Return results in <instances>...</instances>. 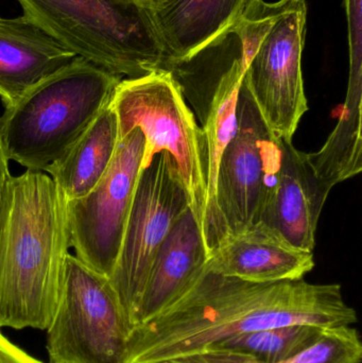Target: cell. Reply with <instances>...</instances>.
<instances>
[{
	"label": "cell",
	"mask_w": 362,
	"mask_h": 363,
	"mask_svg": "<svg viewBox=\"0 0 362 363\" xmlns=\"http://www.w3.org/2000/svg\"><path fill=\"white\" fill-rule=\"evenodd\" d=\"M361 97L362 80L349 79L346 104L333 133L321 150L306 153L327 198L334 186L361 172Z\"/></svg>",
	"instance_id": "18"
},
{
	"label": "cell",
	"mask_w": 362,
	"mask_h": 363,
	"mask_svg": "<svg viewBox=\"0 0 362 363\" xmlns=\"http://www.w3.org/2000/svg\"><path fill=\"white\" fill-rule=\"evenodd\" d=\"M111 108L116 114L120 140L134 129L144 134L142 168L159 153L169 155L203 234L208 205L205 140L185 102L180 83L167 70L123 79Z\"/></svg>",
	"instance_id": "5"
},
{
	"label": "cell",
	"mask_w": 362,
	"mask_h": 363,
	"mask_svg": "<svg viewBox=\"0 0 362 363\" xmlns=\"http://www.w3.org/2000/svg\"><path fill=\"white\" fill-rule=\"evenodd\" d=\"M252 0H152L168 72L231 31Z\"/></svg>",
	"instance_id": "14"
},
{
	"label": "cell",
	"mask_w": 362,
	"mask_h": 363,
	"mask_svg": "<svg viewBox=\"0 0 362 363\" xmlns=\"http://www.w3.org/2000/svg\"><path fill=\"white\" fill-rule=\"evenodd\" d=\"M312 252L289 242L264 222L227 235L208 254L204 271L252 283L297 281L314 269Z\"/></svg>",
	"instance_id": "11"
},
{
	"label": "cell",
	"mask_w": 362,
	"mask_h": 363,
	"mask_svg": "<svg viewBox=\"0 0 362 363\" xmlns=\"http://www.w3.org/2000/svg\"><path fill=\"white\" fill-rule=\"evenodd\" d=\"M306 18L305 0H288L251 55L244 76L268 127L287 142H293L308 110L302 72Z\"/></svg>",
	"instance_id": "10"
},
{
	"label": "cell",
	"mask_w": 362,
	"mask_h": 363,
	"mask_svg": "<svg viewBox=\"0 0 362 363\" xmlns=\"http://www.w3.org/2000/svg\"><path fill=\"white\" fill-rule=\"evenodd\" d=\"M119 140L118 121L110 104L67 152L45 172L51 177L66 201L82 198L106 176Z\"/></svg>",
	"instance_id": "17"
},
{
	"label": "cell",
	"mask_w": 362,
	"mask_h": 363,
	"mask_svg": "<svg viewBox=\"0 0 362 363\" xmlns=\"http://www.w3.org/2000/svg\"><path fill=\"white\" fill-rule=\"evenodd\" d=\"M69 249L66 200L51 177L11 176L0 203V328L48 330Z\"/></svg>",
	"instance_id": "2"
},
{
	"label": "cell",
	"mask_w": 362,
	"mask_h": 363,
	"mask_svg": "<svg viewBox=\"0 0 362 363\" xmlns=\"http://www.w3.org/2000/svg\"><path fill=\"white\" fill-rule=\"evenodd\" d=\"M361 336L351 326L325 328L322 336L312 347L289 359L265 362L246 356L223 352H203L174 360V363H361Z\"/></svg>",
	"instance_id": "20"
},
{
	"label": "cell",
	"mask_w": 362,
	"mask_h": 363,
	"mask_svg": "<svg viewBox=\"0 0 362 363\" xmlns=\"http://www.w3.org/2000/svg\"><path fill=\"white\" fill-rule=\"evenodd\" d=\"M357 313L338 284L252 283L204 271L154 319L130 332L125 363H166L239 335L290 325L351 326Z\"/></svg>",
	"instance_id": "1"
},
{
	"label": "cell",
	"mask_w": 362,
	"mask_h": 363,
	"mask_svg": "<svg viewBox=\"0 0 362 363\" xmlns=\"http://www.w3.org/2000/svg\"><path fill=\"white\" fill-rule=\"evenodd\" d=\"M17 1L25 16L76 57L114 76L134 79L167 70L150 9L137 0Z\"/></svg>",
	"instance_id": "4"
},
{
	"label": "cell",
	"mask_w": 362,
	"mask_h": 363,
	"mask_svg": "<svg viewBox=\"0 0 362 363\" xmlns=\"http://www.w3.org/2000/svg\"><path fill=\"white\" fill-rule=\"evenodd\" d=\"M327 196L321 191L306 153L293 142L283 140L278 182L261 222L274 228L289 242L312 252L316 230Z\"/></svg>",
	"instance_id": "15"
},
{
	"label": "cell",
	"mask_w": 362,
	"mask_h": 363,
	"mask_svg": "<svg viewBox=\"0 0 362 363\" xmlns=\"http://www.w3.org/2000/svg\"><path fill=\"white\" fill-rule=\"evenodd\" d=\"M246 68L244 42L237 32V42L234 47L231 59L227 61V67L223 68L220 77L215 83L202 128L205 140L208 186V205L203 237L208 254L221 241L215 211L217 178L223 152L236 133L238 98Z\"/></svg>",
	"instance_id": "16"
},
{
	"label": "cell",
	"mask_w": 362,
	"mask_h": 363,
	"mask_svg": "<svg viewBox=\"0 0 362 363\" xmlns=\"http://www.w3.org/2000/svg\"><path fill=\"white\" fill-rule=\"evenodd\" d=\"M188 208L174 162L165 152L159 153L140 172L118 259L110 277L131 330L153 260Z\"/></svg>",
	"instance_id": "8"
},
{
	"label": "cell",
	"mask_w": 362,
	"mask_h": 363,
	"mask_svg": "<svg viewBox=\"0 0 362 363\" xmlns=\"http://www.w3.org/2000/svg\"><path fill=\"white\" fill-rule=\"evenodd\" d=\"M76 55L27 16H0V100L9 108Z\"/></svg>",
	"instance_id": "13"
},
{
	"label": "cell",
	"mask_w": 362,
	"mask_h": 363,
	"mask_svg": "<svg viewBox=\"0 0 362 363\" xmlns=\"http://www.w3.org/2000/svg\"><path fill=\"white\" fill-rule=\"evenodd\" d=\"M144 134L134 129L119 140L106 176L86 196L66 201L70 249L83 264L110 279L116 266L142 169Z\"/></svg>",
	"instance_id": "9"
},
{
	"label": "cell",
	"mask_w": 362,
	"mask_h": 363,
	"mask_svg": "<svg viewBox=\"0 0 362 363\" xmlns=\"http://www.w3.org/2000/svg\"><path fill=\"white\" fill-rule=\"evenodd\" d=\"M282 146L242 80L236 133L223 152L217 178L215 211L221 240L261 222L278 182Z\"/></svg>",
	"instance_id": "7"
},
{
	"label": "cell",
	"mask_w": 362,
	"mask_h": 363,
	"mask_svg": "<svg viewBox=\"0 0 362 363\" xmlns=\"http://www.w3.org/2000/svg\"><path fill=\"white\" fill-rule=\"evenodd\" d=\"M130 332L110 279L69 253L59 306L47 330L49 363H125Z\"/></svg>",
	"instance_id": "6"
},
{
	"label": "cell",
	"mask_w": 362,
	"mask_h": 363,
	"mask_svg": "<svg viewBox=\"0 0 362 363\" xmlns=\"http://www.w3.org/2000/svg\"><path fill=\"white\" fill-rule=\"evenodd\" d=\"M166 363H174V362H166Z\"/></svg>",
	"instance_id": "24"
},
{
	"label": "cell",
	"mask_w": 362,
	"mask_h": 363,
	"mask_svg": "<svg viewBox=\"0 0 362 363\" xmlns=\"http://www.w3.org/2000/svg\"><path fill=\"white\" fill-rule=\"evenodd\" d=\"M137 1H140V4H144L146 8L150 9L151 2H152V0H137Z\"/></svg>",
	"instance_id": "23"
},
{
	"label": "cell",
	"mask_w": 362,
	"mask_h": 363,
	"mask_svg": "<svg viewBox=\"0 0 362 363\" xmlns=\"http://www.w3.org/2000/svg\"><path fill=\"white\" fill-rule=\"evenodd\" d=\"M208 258L201 228L188 208L174 224L153 260L134 328L171 307L203 272Z\"/></svg>",
	"instance_id": "12"
},
{
	"label": "cell",
	"mask_w": 362,
	"mask_h": 363,
	"mask_svg": "<svg viewBox=\"0 0 362 363\" xmlns=\"http://www.w3.org/2000/svg\"><path fill=\"white\" fill-rule=\"evenodd\" d=\"M0 363H43L11 342L0 332Z\"/></svg>",
	"instance_id": "21"
},
{
	"label": "cell",
	"mask_w": 362,
	"mask_h": 363,
	"mask_svg": "<svg viewBox=\"0 0 362 363\" xmlns=\"http://www.w3.org/2000/svg\"><path fill=\"white\" fill-rule=\"evenodd\" d=\"M324 328L290 324L232 337L214 343L205 352H223L265 362L289 359L307 350L322 336Z\"/></svg>",
	"instance_id": "19"
},
{
	"label": "cell",
	"mask_w": 362,
	"mask_h": 363,
	"mask_svg": "<svg viewBox=\"0 0 362 363\" xmlns=\"http://www.w3.org/2000/svg\"><path fill=\"white\" fill-rule=\"evenodd\" d=\"M10 161L4 152V146H2L1 140H0V203H1L2 196H4V189L9 179L11 178Z\"/></svg>",
	"instance_id": "22"
},
{
	"label": "cell",
	"mask_w": 362,
	"mask_h": 363,
	"mask_svg": "<svg viewBox=\"0 0 362 363\" xmlns=\"http://www.w3.org/2000/svg\"><path fill=\"white\" fill-rule=\"evenodd\" d=\"M123 79L77 57L40 81L0 116L9 161L46 172L111 104Z\"/></svg>",
	"instance_id": "3"
}]
</instances>
